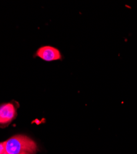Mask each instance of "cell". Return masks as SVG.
<instances>
[{
	"label": "cell",
	"mask_w": 137,
	"mask_h": 154,
	"mask_svg": "<svg viewBox=\"0 0 137 154\" xmlns=\"http://www.w3.org/2000/svg\"><path fill=\"white\" fill-rule=\"evenodd\" d=\"M5 144V150L9 154H20L23 152L33 153L37 150L34 141L28 136L17 135L8 139Z\"/></svg>",
	"instance_id": "1"
},
{
	"label": "cell",
	"mask_w": 137,
	"mask_h": 154,
	"mask_svg": "<svg viewBox=\"0 0 137 154\" xmlns=\"http://www.w3.org/2000/svg\"><path fill=\"white\" fill-rule=\"evenodd\" d=\"M35 57H38L46 62L63 60L61 51L52 46H43L39 48L36 51Z\"/></svg>",
	"instance_id": "2"
},
{
	"label": "cell",
	"mask_w": 137,
	"mask_h": 154,
	"mask_svg": "<svg viewBox=\"0 0 137 154\" xmlns=\"http://www.w3.org/2000/svg\"><path fill=\"white\" fill-rule=\"evenodd\" d=\"M16 116V107L12 103L0 106V126L8 125Z\"/></svg>",
	"instance_id": "3"
},
{
	"label": "cell",
	"mask_w": 137,
	"mask_h": 154,
	"mask_svg": "<svg viewBox=\"0 0 137 154\" xmlns=\"http://www.w3.org/2000/svg\"><path fill=\"white\" fill-rule=\"evenodd\" d=\"M6 152L5 144L4 143H0V154H2Z\"/></svg>",
	"instance_id": "4"
},
{
	"label": "cell",
	"mask_w": 137,
	"mask_h": 154,
	"mask_svg": "<svg viewBox=\"0 0 137 154\" xmlns=\"http://www.w3.org/2000/svg\"><path fill=\"white\" fill-rule=\"evenodd\" d=\"M20 154H29V153H27V152H23V153H21Z\"/></svg>",
	"instance_id": "5"
},
{
	"label": "cell",
	"mask_w": 137,
	"mask_h": 154,
	"mask_svg": "<svg viewBox=\"0 0 137 154\" xmlns=\"http://www.w3.org/2000/svg\"><path fill=\"white\" fill-rule=\"evenodd\" d=\"M2 154H9V153H8L7 152H5V153H2Z\"/></svg>",
	"instance_id": "6"
}]
</instances>
